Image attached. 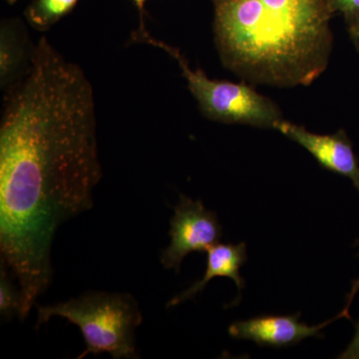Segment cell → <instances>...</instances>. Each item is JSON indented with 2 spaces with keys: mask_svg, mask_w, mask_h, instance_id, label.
Segmentation results:
<instances>
[{
  "mask_svg": "<svg viewBox=\"0 0 359 359\" xmlns=\"http://www.w3.org/2000/svg\"><path fill=\"white\" fill-rule=\"evenodd\" d=\"M95 114L84 71L40 37L0 121V255L20 287V320L50 285L56 231L93 207L102 178Z\"/></svg>",
  "mask_w": 359,
  "mask_h": 359,
  "instance_id": "cell-1",
  "label": "cell"
},
{
  "mask_svg": "<svg viewBox=\"0 0 359 359\" xmlns=\"http://www.w3.org/2000/svg\"><path fill=\"white\" fill-rule=\"evenodd\" d=\"M226 68L252 83L309 85L332 48L330 0H212Z\"/></svg>",
  "mask_w": 359,
  "mask_h": 359,
  "instance_id": "cell-2",
  "label": "cell"
},
{
  "mask_svg": "<svg viewBox=\"0 0 359 359\" xmlns=\"http://www.w3.org/2000/svg\"><path fill=\"white\" fill-rule=\"evenodd\" d=\"M36 327L52 318L77 325L86 342L78 358L109 353L113 358H137L135 330L143 320L136 299L123 292H87L67 302L39 306Z\"/></svg>",
  "mask_w": 359,
  "mask_h": 359,
  "instance_id": "cell-3",
  "label": "cell"
},
{
  "mask_svg": "<svg viewBox=\"0 0 359 359\" xmlns=\"http://www.w3.org/2000/svg\"><path fill=\"white\" fill-rule=\"evenodd\" d=\"M132 37L135 41L159 47L178 62L201 110L212 121L266 129H275L276 123L282 121L278 106L249 85L212 80L202 70H193L179 49L154 39L146 27H139Z\"/></svg>",
  "mask_w": 359,
  "mask_h": 359,
  "instance_id": "cell-4",
  "label": "cell"
},
{
  "mask_svg": "<svg viewBox=\"0 0 359 359\" xmlns=\"http://www.w3.org/2000/svg\"><path fill=\"white\" fill-rule=\"evenodd\" d=\"M171 243L161 255L165 269L179 271L182 262L194 252H207L223 237L216 212L209 211L202 201L180 195L178 205L170 222Z\"/></svg>",
  "mask_w": 359,
  "mask_h": 359,
  "instance_id": "cell-5",
  "label": "cell"
},
{
  "mask_svg": "<svg viewBox=\"0 0 359 359\" xmlns=\"http://www.w3.org/2000/svg\"><path fill=\"white\" fill-rule=\"evenodd\" d=\"M359 290V280L354 283L348 304L339 316L320 325L309 327L299 320V313L292 316H261L250 320L237 321L229 327V334L236 339L250 340L259 346L282 347L294 346L308 337H323V328L327 327L339 318H349V306L354 294Z\"/></svg>",
  "mask_w": 359,
  "mask_h": 359,
  "instance_id": "cell-6",
  "label": "cell"
},
{
  "mask_svg": "<svg viewBox=\"0 0 359 359\" xmlns=\"http://www.w3.org/2000/svg\"><path fill=\"white\" fill-rule=\"evenodd\" d=\"M275 130L306 149L321 167L351 180L359 192L358 159L344 130L332 135L314 134L285 120L276 123Z\"/></svg>",
  "mask_w": 359,
  "mask_h": 359,
  "instance_id": "cell-7",
  "label": "cell"
},
{
  "mask_svg": "<svg viewBox=\"0 0 359 359\" xmlns=\"http://www.w3.org/2000/svg\"><path fill=\"white\" fill-rule=\"evenodd\" d=\"M207 269L202 280L194 283L185 292H182L168 302L167 308H173L182 302L192 299L205 289L212 278H230L237 285L238 292L244 289L245 282L240 275V269L247 262V245L216 244L207 250Z\"/></svg>",
  "mask_w": 359,
  "mask_h": 359,
  "instance_id": "cell-8",
  "label": "cell"
},
{
  "mask_svg": "<svg viewBox=\"0 0 359 359\" xmlns=\"http://www.w3.org/2000/svg\"><path fill=\"white\" fill-rule=\"evenodd\" d=\"M34 46L21 21H2L0 28V81L4 92L25 76L32 65Z\"/></svg>",
  "mask_w": 359,
  "mask_h": 359,
  "instance_id": "cell-9",
  "label": "cell"
},
{
  "mask_svg": "<svg viewBox=\"0 0 359 359\" xmlns=\"http://www.w3.org/2000/svg\"><path fill=\"white\" fill-rule=\"evenodd\" d=\"M79 0H33L25 11L28 23L39 32H46L74 9Z\"/></svg>",
  "mask_w": 359,
  "mask_h": 359,
  "instance_id": "cell-10",
  "label": "cell"
},
{
  "mask_svg": "<svg viewBox=\"0 0 359 359\" xmlns=\"http://www.w3.org/2000/svg\"><path fill=\"white\" fill-rule=\"evenodd\" d=\"M13 278L8 275V269L1 266L0 269V313L8 318L14 313H20L21 297L20 290H16Z\"/></svg>",
  "mask_w": 359,
  "mask_h": 359,
  "instance_id": "cell-11",
  "label": "cell"
},
{
  "mask_svg": "<svg viewBox=\"0 0 359 359\" xmlns=\"http://www.w3.org/2000/svg\"><path fill=\"white\" fill-rule=\"evenodd\" d=\"M330 7L332 14H344L347 20L359 13V0H330Z\"/></svg>",
  "mask_w": 359,
  "mask_h": 359,
  "instance_id": "cell-12",
  "label": "cell"
},
{
  "mask_svg": "<svg viewBox=\"0 0 359 359\" xmlns=\"http://www.w3.org/2000/svg\"><path fill=\"white\" fill-rule=\"evenodd\" d=\"M341 359H359V320L355 325V334L346 351L339 356Z\"/></svg>",
  "mask_w": 359,
  "mask_h": 359,
  "instance_id": "cell-13",
  "label": "cell"
},
{
  "mask_svg": "<svg viewBox=\"0 0 359 359\" xmlns=\"http://www.w3.org/2000/svg\"><path fill=\"white\" fill-rule=\"evenodd\" d=\"M346 22L348 25L349 36H351L356 50L359 52V13L347 20Z\"/></svg>",
  "mask_w": 359,
  "mask_h": 359,
  "instance_id": "cell-14",
  "label": "cell"
},
{
  "mask_svg": "<svg viewBox=\"0 0 359 359\" xmlns=\"http://www.w3.org/2000/svg\"><path fill=\"white\" fill-rule=\"evenodd\" d=\"M132 1L138 7V11H140V13H143L144 6H145V2L147 1V0H132Z\"/></svg>",
  "mask_w": 359,
  "mask_h": 359,
  "instance_id": "cell-15",
  "label": "cell"
},
{
  "mask_svg": "<svg viewBox=\"0 0 359 359\" xmlns=\"http://www.w3.org/2000/svg\"><path fill=\"white\" fill-rule=\"evenodd\" d=\"M7 1H8V4H15L18 0H7Z\"/></svg>",
  "mask_w": 359,
  "mask_h": 359,
  "instance_id": "cell-16",
  "label": "cell"
}]
</instances>
